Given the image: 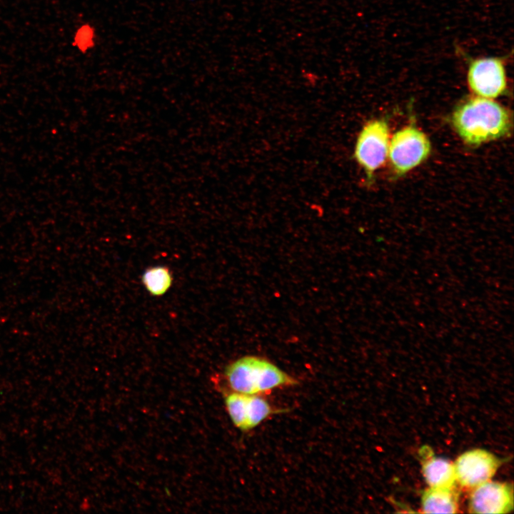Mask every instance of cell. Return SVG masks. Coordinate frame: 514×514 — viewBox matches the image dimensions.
Returning <instances> with one entry per match:
<instances>
[{"label":"cell","mask_w":514,"mask_h":514,"mask_svg":"<svg viewBox=\"0 0 514 514\" xmlns=\"http://www.w3.org/2000/svg\"><path fill=\"white\" fill-rule=\"evenodd\" d=\"M460 138L470 145H480L506 135L510 128L508 111L487 98H472L459 105L452 116Z\"/></svg>","instance_id":"1"},{"label":"cell","mask_w":514,"mask_h":514,"mask_svg":"<svg viewBox=\"0 0 514 514\" xmlns=\"http://www.w3.org/2000/svg\"><path fill=\"white\" fill-rule=\"evenodd\" d=\"M223 378L228 391L250 395H262L298 383L271 361L254 355L243 356L231 362L224 370Z\"/></svg>","instance_id":"2"},{"label":"cell","mask_w":514,"mask_h":514,"mask_svg":"<svg viewBox=\"0 0 514 514\" xmlns=\"http://www.w3.org/2000/svg\"><path fill=\"white\" fill-rule=\"evenodd\" d=\"M388 126L383 119L368 122L361 131L355 146L354 157L371 179L374 171L386 161L388 153Z\"/></svg>","instance_id":"3"},{"label":"cell","mask_w":514,"mask_h":514,"mask_svg":"<svg viewBox=\"0 0 514 514\" xmlns=\"http://www.w3.org/2000/svg\"><path fill=\"white\" fill-rule=\"evenodd\" d=\"M388 149L394 171L402 175L427 158L430 152V143L423 132L410 126L393 136Z\"/></svg>","instance_id":"4"},{"label":"cell","mask_w":514,"mask_h":514,"mask_svg":"<svg viewBox=\"0 0 514 514\" xmlns=\"http://www.w3.org/2000/svg\"><path fill=\"white\" fill-rule=\"evenodd\" d=\"M224 403L233 425L243 432H248L281 412L275 409L262 395L228 391Z\"/></svg>","instance_id":"5"},{"label":"cell","mask_w":514,"mask_h":514,"mask_svg":"<svg viewBox=\"0 0 514 514\" xmlns=\"http://www.w3.org/2000/svg\"><path fill=\"white\" fill-rule=\"evenodd\" d=\"M468 82L470 89L479 97L493 99L506 89L505 62L500 57H484L469 61Z\"/></svg>","instance_id":"6"},{"label":"cell","mask_w":514,"mask_h":514,"mask_svg":"<svg viewBox=\"0 0 514 514\" xmlns=\"http://www.w3.org/2000/svg\"><path fill=\"white\" fill-rule=\"evenodd\" d=\"M500 463L498 458L485 450L466 451L453 463L457 485L472 490L490 480Z\"/></svg>","instance_id":"7"},{"label":"cell","mask_w":514,"mask_h":514,"mask_svg":"<svg viewBox=\"0 0 514 514\" xmlns=\"http://www.w3.org/2000/svg\"><path fill=\"white\" fill-rule=\"evenodd\" d=\"M468 507L471 513H508L513 508L512 485L488 480L472 489Z\"/></svg>","instance_id":"8"},{"label":"cell","mask_w":514,"mask_h":514,"mask_svg":"<svg viewBox=\"0 0 514 514\" xmlns=\"http://www.w3.org/2000/svg\"><path fill=\"white\" fill-rule=\"evenodd\" d=\"M422 456L423 475L429 487L450 488L457 485L453 463L429 453H422Z\"/></svg>","instance_id":"9"},{"label":"cell","mask_w":514,"mask_h":514,"mask_svg":"<svg viewBox=\"0 0 514 514\" xmlns=\"http://www.w3.org/2000/svg\"><path fill=\"white\" fill-rule=\"evenodd\" d=\"M458 500L456 486L450 488L429 487L422 495V511L424 513H455Z\"/></svg>","instance_id":"10"},{"label":"cell","mask_w":514,"mask_h":514,"mask_svg":"<svg viewBox=\"0 0 514 514\" xmlns=\"http://www.w3.org/2000/svg\"><path fill=\"white\" fill-rule=\"evenodd\" d=\"M141 282L146 290L153 296L164 295L173 284V275L165 266L148 268L141 276Z\"/></svg>","instance_id":"11"},{"label":"cell","mask_w":514,"mask_h":514,"mask_svg":"<svg viewBox=\"0 0 514 514\" xmlns=\"http://www.w3.org/2000/svg\"><path fill=\"white\" fill-rule=\"evenodd\" d=\"M94 30L89 24L81 26L76 33L74 37L75 45L82 51H85L94 46Z\"/></svg>","instance_id":"12"}]
</instances>
